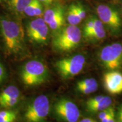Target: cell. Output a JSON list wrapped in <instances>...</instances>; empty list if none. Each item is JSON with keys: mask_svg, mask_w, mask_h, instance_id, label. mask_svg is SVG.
<instances>
[{"mask_svg": "<svg viewBox=\"0 0 122 122\" xmlns=\"http://www.w3.org/2000/svg\"><path fill=\"white\" fill-rule=\"evenodd\" d=\"M0 32L7 54L17 56L24 52L25 34L19 22L6 17H0Z\"/></svg>", "mask_w": 122, "mask_h": 122, "instance_id": "obj_1", "label": "cell"}, {"mask_svg": "<svg viewBox=\"0 0 122 122\" xmlns=\"http://www.w3.org/2000/svg\"><path fill=\"white\" fill-rule=\"evenodd\" d=\"M81 32L76 25H69L61 29L56 33L53 40V46L61 51H68L76 48L80 43Z\"/></svg>", "mask_w": 122, "mask_h": 122, "instance_id": "obj_2", "label": "cell"}, {"mask_svg": "<svg viewBox=\"0 0 122 122\" xmlns=\"http://www.w3.org/2000/svg\"><path fill=\"white\" fill-rule=\"evenodd\" d=\"M48 77L46 66L37 60L28 61L24 64L21 71V78L24 84L33 86L41 84Z\"/></svg>", "mask_w": 122, "mask_h": 122, "instance_id": "obj_3", "label": "cell"}, {"mask_svg": "<svg viewBox=\"0 0 122 122\" xmlns=\"http://www.w3.org/2000/svg\"><path fill=\"white\" fill-rule=\"evenodd\" d=\"M49 111V98L42 94L28 105L24 113V119L27 122H45Z\"/></svg>", "mask_w": 122, "mask_h": 122, "instance_id": "obj_4", "label": "cell"}, {"mask_svg": "<svg viewBox=\"0 0 122 122\" xmlns=\"http://www.w3.org/2000/svg\"><path fill=\"white\" fill-rule=\"evenodd\" d=\"M100 59L105 68L110 70L119 69L122 66V45L114 43L102 49Z\"/></svg>", "mask_w": 122, "mask_h": 122, "instance_id": "obj_5", "label": "cell"}, {"mask_svg": "<svg viewBox=\"0 0 122 122\" xmlns=\"http://www.w3.org/2000/svg\"><path fill=\"white\" fill-rule=\"evenodd\" d=\"M85 63V58L83 55L77 54L57 61L56 67L62 77L68 79L79 74L83 70Z\"/></svg>", "mask_w": 122, "mask_h": 122, "instance_id": "obj_6", "label": "cell"}, {"mask_svg": "<svg viewBox=\"0 0 122 122\" xmlns=\"http://www.w3.org/2000/svg\"><path fill=\"white\" fill-rule=\"evenodd\" d=\"M54 112L58 119L65 122H77L80 117V111L71 101L61 99L54 104Z\"/></svg>", "mask_w": 122, "mask_h": 122, "instance_id": "obj_7", "label": "cell"}, {"mask_svg": "<svg viewBox=\"0 0 122 122\" xmlns=\"http://www.w3.org/2000/svg\"><path fill=\"white\" fill-rule=\"evenodd\" d=\"M96 11L100 19L111 32L118 33L120 31L122 27L121 19L117 10L106 5L101 4L97 6Z\"/></svg>", "mask_w": 122, "mask_h": 122, "instance_id": "obj_8", "label": "cell"}, {"mask_svg": "<svg viewBox=\"0 0 122 122\" xmlns=\"http://www.w3.org/2000/svg\"><path fill=\"white\" fill-rule=\"evenodd\" d=\"M49 33V28L45 20L39 18L33 20L27 26V34L29 39L38 44L46 42Z\"/></svg>", "mask_w": 122, "mask_h": 122, "instance_id": "obj_9", "label": "cell"}, {"mask_svg": "<svg viewBox=\"0 0 122 122\" xmlns=\"http://www.w3.org/2000/svg\"><path fill=\"white\" fill-rule=\"evenodd\" d=\"M105 89L112 94L122 93V74L117 71H110L103 75Z\"/></svg>", "mask_w": 122, "mask_h": 122, "instance_id": "obj_10", "label": "cell"}, {"mask_svg": "<svg viewBox=\"0 0 122 122\" xmlns=\"http://www.w3.org/2000/svg\"><path fill=\"white\" fill-rule=\"evenodd\" d=\"M105 36H106V31L103 23L100 19H98L94 17L93 27L87 39L93 40H101L104 39Z\"/></svg>", "mask_w": 122, "mask_h": 122, "instance_id": "obj_11", "label": "cell"}, {"mask_svg": "<svg viewBox=\"0 0 122 122\" xmlns=\"http://www.w3.org/2000/svg\"><path fill=\"white\" fill-rule=\"evenodd\" d=\"M42 13V6L39 0H32L24 11V13L29 16H39Z\"/></svg>", "mask_w": 122, "mask_h": 122, "instance_id": "obj_12", "label": "cell"}, {"mask_svg": "<svg viewBox=\"0 0 122 122\" xmlns=\"http://www.w3.org/2000/svg\"><path fill=\"white\" fill-rule=\"evenodd\" d=\"M111 103H112V100L109 97L104 96L102 100H101L98 102L91 106H86V109L88 111L92 112H101L110 107Z\"/></svg>", "mask_w": 122, "mask_h": 122, "instance_id": "obj_13", "label": "cell"}, {"mask_svg": "<svg viewBox=\"0 0 122 122\" xmlns=\"http://www.w3.org/2000/svg\"><path fill=\"white\" fill-rule=\"evenodd\" d=\"M32 0H9V6L16 14H22Z\"/></svg>", "mask_w": 122, "mask_h": 122, "instance_id": "obj_14", "label": "cell"}, {"mask_svg": "<svg viewBox=\"0 0 122 122\" xmlns=\"http://www.w3.org/2000/svg\"><path fill=\"white\" fill-rule=\"evenodd\" d=\"M63 13H64L63 9L60 6H56L46 10L44 13V19L48 25L52 22L53 19Z\"/></svg>", "mask_w": 122, "mask_h": 122, "instance_id": "obj_15", "label": "cell"}, {"mask_svg": "<svg viewBox=\"0 0 122 122\" xmlns=\"http://www.w3.org/2000/svg\"><path fill=\"white\" fill-rule=\"evenodd\" d=\"M19 91L16 86L10 85L0 93V102L10 98L19 97Z\"/></svg>", "mask_w": 122, "mask_h": 122, "instance_id": "obj_16", "label": "cell"}, {"mask_svg": "<svg viewBox=\"0 0 122 122\" xmlns=\"http://www.w3.org/2000/svg\"><path fill=\"white\" fill-rule=\"evenodd\" d=\"M67 19L70 25H77L82 20L76 9V5H71L68 7Z\"/></svg>", "mask_w": 122, "mask_h": 122, "instance_id": "obj_17", "label": "cell"}, {"mask_svg": "<svg viewBox=\"0 0 122 122\" xmlns=\"http://www.w3.org/2000/svg\"><path fill=\"white\" fill-rule=\"evenodd\" d=\"M64 23H65V17H64V13H63L53 19L52 22L48 25L53 31L58 32L63 27Z\"/></svg>", "mask_w": 122, "mask_h": 122, "instance_id": "obj_18", "label": "cell"}, {"mask_svg": "<svg viewBox=\"0 0 122 122\" xmlns=\"http://www.w3.org/2000/svg\"><path fill=\"white\" fill-rule=\"evenodd\" d=\"M94 17H90L86 20L83 28L84 36L85 38H88L90 32L92 30L94 25Z\"/></svg>", "mask_w": 122, "mask_h": 122, "instance_id": "obj_19", "label": "cell"}, {"mask_svg": "<svg viewBox=\"0 0 122 122\" xmlns=\"http://www.w3.org/2000/svg\"><path fill=\"white\" fill-rule=\"evenodd\" d=\"M78 91L81 93L85 94H88L95 92L98 89V84L96 83L95 84L89 85V86H82V87L77 88Z\"/></svg>", "mask_w": 122, "mask_h": 122, "instance_id": "obj_20", "label": "cell"}, {"mask_svg": "<svg viewBox=\"0 0 122 122\" xmlns=\"http://www.w3.org/2000/svg\"><path fill=\"white\" fill-rule=\"evenodd\" d=\"M19 97L17 98H13L9 99V100L4 101L0 102V106L2 107L9 108L14 106L17 104L19 102Z\"/></svg>", "mask_w": 122, "mask_h": 122, "instance_id": "obj_21", "label": "cell"}, {"mask_svg": "<svg viewBox=\"0 0 122 122\" xmlns=\"http://www.w3.org/2000/svg\"><path fill=\"white\" fill-rule=\"evenodd\" d=\"M96 83H97V81L94 78L85 79L83 80L79 81L78 83H77V88L89 86V85L95 84Z\"/></svg>", "mask_w": 122, "mask_h": 122, "instance_id": "obj_22", "label": "cell"}, {"mask_svg": "<svg viewBox=\"0 0 122 122\" xmlns=\"http://www.w3.org/2000/svg\"><path fill=\"white\" fill-rule=\"evenodd\" d=\"M103 97H104V96L100 95L98 96H96L95 97H93V98H90L87 101H86V106H91V105L95 104V103L98 102L99 101H100L101 100H102Z\"/></svg>", "mask_w": 122, "mask_h": 122, "instance_id": "obj_23", "label": "cell"}, {"mask_svg": "<svg viewBox=\"0 0 122 122\" xmlns=\"http://www.w3.org/2000/svg\"><path fill=\"white\" fill-rule=\"evenodd\" d=\"M75 5L76 10H77V13H78L81 19L83 20L84 19H85V16H86V12H85L84 8L83 6L81 4H77Z\"/></svg>", "mask_w": 122, "mask_h": 122, "instance_id": "obj_24", "label": "cell"}, {"mask_svg": "<svg viewBox=\"0 0 122 122\" xmlns=\"http://www.w3.org/2000/svg\"><path fill=\"white\" fill-rule=\"evenodd\" d=\"M0 117H4V118L16 117V114L14 111H0Z\"/></svg>", "mask_w": 122, "mask_h": 122, "instance_id": "obj_25", "label": "cell"}, {"mask_svg": "<svg viewBox=\"0 0 122 122\" xmlns=\"http://www.w3.org/2000/svg\"><path fill=\"white\" fill-rule=\"evenodd\" d=\"M114 110V109L111 107H109L107 108L106 109L104 110L101 111L98 115V118L100 119V120L104 118L105 117H106L108 114H109L112 111Z\"/></svg>", "mask_w": 122, "mask_h": 122, "instance_id": "obj_26", "label": "cell"}, {"mask_svg": "<svg viewBox=\"0 0 122 122\" xmlns=\"http://www.w3.org/2000/svg\"><path fill=\"white\" fill-rule=\"evenodd\" d=\"M6 76L5 68L2 63L0 62V84L5 79Z\"/></svg>", "mask_w": 122, "mask_h": 122, "instance_id": "obj_27", "label": "cell"}, {"mask_svg": "<svg viewBox=\"0 0 122 122\" xmlns=\"http://www.w3.org/2000/svg\"><path fill=\"white\" fill-rule=\"evenodd\" d=\"M16 117H11V118H4L0 117V122H14L16 119Z\"/></svg>", "mask_w": 122, "mask_h": 122, "instance_id": "obj_28", "label": "cell"}, {"mask_svg": "<svg viewBox=\"0 0 122 122\" xmlns=\"http://www.w3.org/2000/svg\"><path fill=\"white\" fill-rule=\"evenodd\" d=\"M115 114V112H114V110L113 111H112L109 114H108L106 117H105L104 118H103L101 120V122H109V120L110 119L112 115Z\"/></svg>", "mask_w": 122, "mask_h": 122, "instance_id": "obj_29", "label": "cell"}, {"mask_svg": "<svg viewBox=\"0 0 122 122\" xmlns=\"http://www.w3.org/2000/svg\"><path fill=\"white\" fill-rule=\"evenodd\" d=\"M41 2L44 3V4L46 5H49L52 3L53 0H39Z\"/></svg>", "mask_w": 122, "mask_h": 122, "instance_id": "obj_30", "label": "cell"}, {"mask_svg": "<svg viewBox=\"0 0 122 122\" xmlns=\"http://www.w3.org/2000/svg\"><path fill=\"white\" fill-rule=\"evenodd\" d=\"M92 119L90 118H84L83 119H82L81 121H80L79 122H92Z\"/></svg>", "mask_w": 122, "mask_h": 122, "instance_id": "obj_31", "label": "cell"}, {"mask_svg": "<svg viewBox=\"0 0 122 122\" xmlns=\"http://www.w3.org/2000/svg\"><path fill=\"white\" fill-rule=\"evenodd\" d=\"M109 122H115V114L111 117V118H110V119L109 120Z\"/></svg>", "mask_w": 122, "mask_h": 122, "instance_id": "obj_32", "label": "cell"}, {"mask_svg": "<svg viewBox=\"0 0 122 122\" xmlns=\"http://www.w3.org/2000/svg\"><path fill=\"white\" fill-rule=\"evenodd\" d=\"M118 122H122V115H118Z\"/></svg>", "mask_w": 122, "mask_h": 122, "instance_id": "obj_33", "label": "cell"}, {"mask_svg": "<svg viewBox=\"0 0 122 122\" xmlns=\"http://www.w3.org/2000/svg\"><path fill=\"white\" fill-rule=\"evenodd\" d=\"M118 115H122V106L120 107L119 110V112Z\"/></svg>", "mask_w": 122, "mask_h": 122, "instance_id": "obj_34", "label": "cell"}, {"mask_svg": "<svg viewBox=\"0 0 122 122\" xmlns=\"http://www.w3.org/2000/svg\"><path fill=\"white\" fill-rule=\"evenodd\" d=\"M92 122H97L95 121V120H92Z\"/></svg>", "mask_w": 122, "mask_h": 122, "instance_id": "obj_35", "label": "cell"}, {"mask_svg": "<svg viewBox=\"0 0 122 122\" xmlns=\"http://www.w3.org/2000/svg\"><path fill=\"white\" fill-rule=\"evenodd\" d=\"M0 1H1V0H0Z\"/></svg>", "mask_w": 122, "mask_h": 122, "instance_id": "obj_36", "label": "cell"}]
</instances>
